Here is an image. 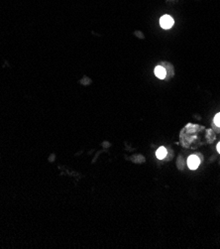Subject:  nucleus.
<instances>
[{
    "instance_id": "7ed1b4c3",
    "label": "nucleus",
    "mask_w": 220,
    "mask_h": 249,
    "mask_svg": "<svg viewBox=\"0 0 220 249\" xmlns=\"http://www.w3.org/2000/svg\"><path fill=\"white\" fill-rule=\"evenodd\" d=\"M155 75H156L157 77H159V79H165L167 76V72L163 67L158 66L155 69Z\"/></svg>"
},
{
    "instance_id": "f03ea898",
    "label": "nucleus",
    "mask_w": 220,
    "mask_h": 249,
    "mask_svg": "<svg viewBox=\"0 0 220 249\" xmlns=\"http://www.w3.org/2000/svg\"><path fill=\"white\" fill-rule=\"evenodd\" d=\"M200 160L199 158L195 156V155H192V156H189V159H187V165H189V169L192 170H195L197 169V167L199 166Z\"/></svg>"
},
{
    "instance_id": "20e7f679",
    "label": "nucleus",
    "mask_w": 220,
    "mask_h": 249,
    "mask_svg": "<svg viewBox=\"0 0 220 249\" xmlns=\"http://www.w3.org/2000/svg\"><path fill=\"white\" fill-rule=\"evenodd\" d=\"M167 149L165 147H160L159 149L157 150L156 152V155H157V157H158V159H164V158H166L167 156Z\"/></svg>"
},
{
    "instance_id": "423d86ee",
    "label": "nucleus",
    "mask_w": 220,
    "mask_h": 249,
    "mask_svg": "<svg viewBox=\"0 0 220 249\" xmlns=\"http://www.w3.org/2000/svg\"><path fill=\"white\" fill-rule=\"evenodd\" d=\"M217 151H218L219 153H220V142H219V143L217 144Z\"/></svg>"
},
{
    "instance_id": "39448f33",
    "label": "nucleus",
    "mask_w": 220,
    "mask_h": 249,
    "mask_svg": "<svg viewBox=\"0 0 220 249\" xmlns=\"http://www.w3.org/2000/svg\"><path fill=\"white\" fill-rule=\"evenodd\" d=\"M214 123H215L216 126H218V127H220V113H218V114L215 115V117H214Z\"/></svg>"
},
{
    "instance_id": "f257e3e1",
    "label": "nucleus",
    "mask_w": 220,
    "mask_h": 249,
    "mask_svg": "<svg viewBox=\"0 0 220 249\" xmlns=\"http://www.w3.org/2000/svg\"><path fill=\"white\" fill-rule=\"evenodd\" d=\"M160 24L162 26V28L164 29H170L173 27L174 25V19L171 17L169 15H165L161 18L160 20Z\"/></svg>"
}]
</instances>
